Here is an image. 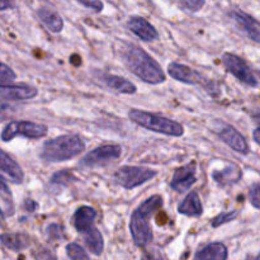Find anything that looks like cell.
Instances as JSON below:
<instances>
[{"mask_svg":"<svg viewBox=\"0 0 260 260\" xmlns=\"http://www.w3.org/2000/svg\"><path fill=\"white\" fill-rule=\"evenodd\" d=\"M101 81L106 86L114 91H118L122 94H134L136 93V86L131 83V81L126 80V79L121 78L117 75H107L103 74L101 76Z\"/></svg>","mask_w":260,"mask_h":260,"instance_id":"19","label":"cell"},{"mask_svg":"<svg viewBox=\"0 0 260 260\" xmlns=\"http://www.w3.org/2000/svg\"><path fill=\"white\" fill-rule=\"evenodd\" d=\"M238 217V212L236 211H230V212H223L221 215L216 216L212 221V226L213 228H220L221 225L223 223H228L230 221H233L234 218Z\"/></svg>","mask_w":260,"mask_h":260,"instance_id":"28","label":"cell"},{"mask_svg":"<svg viewBox=\"0 0 260 260\" xmlns=\"http://www.w3.org/2000/svg\"><path fill=\"white\" fill-rule=\"evenodd\" d=\"M78 2L85 8L94 10V12H102V9H103V3L99 2V0H78Z\"/></svg>","mask_w":260,"mask_h":260,"instance_id":"31","label":"cell"},{"mask_svg":"<svg viewBox=\"0 0 260 260\" xmlns=\"http://www.w3.org/2000/svg\"><path fill=\"white\" fill-rule=\"evenodd\" d=\"M66 255L70 259H89V254L75 243H70L66 245Z\"/></svg>","mask_w":260,"mask_h":260,"instance_id":"26","label":"cell"},{"mask_svg":"<svg viewBox=\"0 0 260 260\" xmlns=\"http://www.w3.org/2000/svg\"><path fill=\"white\" fill-rule=\"evenodd\" d=\"M156 175V172L142 167H122L114 174L116 182L124 189H134L149 182Z\"/></svg>","mask_w":260,"mask_h":260,"instance_id":"6","label":"cell"},{"mask_svg":"<svg viewBox=\"0 0 260 260\" xmlns=\"http://www.w3.org/2000/svg\"><path fill=\"white\" fill-rule=\"evenodd\" d=\"M0 170H2V177L8 178L14 184H20L24 179V173L22 168L9 156L5 151H2V159H0Z\"/></svg>","mask_w":260,"mask_h":260,"instance_id":"15","label":"cell"},{"mask_svg":"<svg viewBox=\"0 0 260 260\" xmlns=\"http://www.w3.org/2000/svg\"><path fill=\"white\" fill-rule=\"evenodd\" d=\"M47 132L48 129L45 124L29 121H13L5 124L3 128L2 140L4 142H8L18 135L28 137V139H41V137H45Z\"/></svg>","mask_w":260,"mask_h":260,"instance_id":"5","label":"cell"},{"mask_svg":"<svg viewBox=\"0 0 260 260\" xmlns=\"http://www.w3.org/2000/svg\"><path fill=\"white\" fill-rule=\"evenodd\" d=\"M253 137H254V140H255L256 144L260 146V128H256L255 131L253 132Z\"/></svg>","mask_w":260,"mask_h":260,"instance_id":"35","label":"cell"},{"mask_svg":"<svg viewBox=\"0 0 260 260\" xmlns=\"http://www.w3.org/2000/svg\"><path fill=\"white\" fill-rule=\"evenodd\" d=\"M249 200L255 208L260 210V185H254L249 192Z\"/></svg>","mask_w":260,"mask_h":260,"instance_id":"30","label":"cell"},{"mask_svg":"<svg viewBox=\"0 0 260 260\" xmlns=\"http://www.w3.org/2000/svg\"><path fill=\"white\" fill-rule=\"evenodd\" d=\"M178 212L180 215L189 216V217H200L203 212L202 203L197 192H190L178 206Z\"/></svg>","mask_w":260,"mask_h":260,"instance_id":"18","label":"cell"},{"mask_svg":"<svg viewBox=\"0 0 260 260\" xmlns=\"http://www.w3.org/2000/svg\"><path fill=\"white\" fill-rule=\"evenodd\" d=\"M168 73L175 80L182 81L184 84H202L205 83V79L198 71L188 68L187 65H182L178 62H172L168 66Z\"/></svg>","mask_w":260,"mask_h":260,"instance_id":"12","label":"cell"},{"mask_svg":"<svg viewBox=\"0 0 260 260\" xmlns=\"http://www.w3.org/2000/svg\"><path fill=\"white\" fill-rule=\"evenodd\" d=\"M96 217V212L90 206H81L75 211L73 216V225L78 230V233L83 234L94 226V220Z\"/></svg>","mask_w":260,"mask_h":260,"instance_id":"16","label":"cell"},{"mask_svg":"<svg viewBox=\"0 0 260 260\" xmlns=\"http://www.w3.org/2000/svg\"><path fill=\"white\" fill-rule=\"evenodd\" d=\"M128 117L132 122L139 126L157 134L168 135V136L179 137L184 135V127L173 119L167 117L157 116V114L149 113V112L140 111V109H131L128 112Z\"/></svg>","mask_w":260,"mask_h":260,"instance_id":"4","label":"cell"},{"mask_svg":"<svg viewBox=\"0 0 260 260\" xmlns=\"http://www.w3.org/2000/svg\"><path fill=\"white\" fill-rule=\"evenodd\" d=\"M122 154V147L118 145H102L89 151L81 159L80 167L83 168H98L107 165L108 162L118 159Z\"/></svg>","mask_w":260,"mask_h":260,"instance_id":"7","label":"cell"},{"mask_svg":"<svg viewBox=\"0 0 260 260\" xmlns=\"http://www.w3.org/2000/svg\"><path fill=\"white\" fill-rule=\"evenodd\" d=\"M164 201L159 194L147 198L144 203L139 206L134 213L131 215L129 220V231H131L132 240L135 245L140 248H146L152 240V231L150 229L149 218L162 207Z\"/></svg>","mask_w":260,"mask_h":260,"instance_id":"2","label":"cell"},{"mask_svg":"<svg viewBox=\"0 0 260 260\" xmlns=\"http://www.w3.org/2000/svg\"><path fill=\"white\" fill-rule=\"evenodd\" d=\"M231 17H233L235 24L238 25V28L244 35L248 36L254 42L260 43V23L258 20L254 19L248 13L239 9L233 10Z\"/></svg>","mask_w":260,"mask_h":260,"instance_id":"10","label":"cell"},{"mask_svg":"<svg viewBox=\"0 0 260 260\" xmlns=\"http://www.w3.org/2000/svg\"><path fill=\"white\" fill-rule=\"evenodd\" d=\"M196 170H197V165L194 161L178 168L173 174L172 183H170L173 189L178 193H183L189 189L197 180L196 179Z\"/></svg>","mask_w":260,"mask_h":260,"instance_id":"9","label":"cell"},{"mask_svg":"<svg viewBox=\"0 0 260 260\" xmlns=\"http://www.w3.org/2000/svg\"><path fill=\"white\" fill-rule=\"evenodd\" d=\"M13 8H15L14 0H2V2H0V9H2L3 12L7 9H13Z\"/></svg>","mask_w":260,"mask_h":260,"instance_id":"33","label":"cell"},{"mask_svg":"<svg viewBox=\"0 0 260 260\" xmlns=\"http://www.w3.org/2000/svg\"><path fill=\"white\" fill-rule=\"evenodd\" d=\"M127 27L134 35H136L140 40L145 42H151V41L157 40L159 33L155 29L152 24H150L146 19L141 17H131L127 22Z\"/></svg>","mask_w":260,"mask_h":260,"instance_id":"13","label":"cell"},{"mask_svg":"<svg viewBox=\"0 0 260 260\" xmlns=\"http://www.w3.org/2000/svg\"><path fill=\"white\" fill-rule=\"evenodd\" d=\"M47 234L51 238H53V236L58 238L60 236V228L57 225H50L47 229Z\"/></svg>","mask_w":260,"mask_h":260,"instance_id":"34","label":"cell"},{"mask_svg":"<svg viewBox=\"0 0 260 260\" xmlns=\"http://www.w3.org/2000/svg\"><path fill=\"white\" fill-rule=\"evenodd\" d=\"M81 235H83L84 238V244H85L88 250L90 251L93 255L98 256L103 253V249H104L103 236H102V234L99 233V230L95 228V226H93V228L89 229V230L84 231Z\"/></svg>","mask_w":260,"mask_h":260,"instance_id":"20","label":"cell"},{"mask_svg":"<svg viewBox=\"0 0 260 260\" xmlns=\"http://www.w3.org/2000/svg\"><path fill=\"white\" fill-rule=\"evenodd\" d=\"M23 206H24L25 211H28V212H35L37 210V203L33 200H30V198H27L24 201V203H23Z\"/></svg>","mask_w":260,"mask_h":260,"instance_id":"32","label":"cell"},{"mask_svg":"<svg viewBox=\"0 0 260 260\" xmlns=\"http://www.w3.org/2000/svg\"><path fill=\"white\" fill-rule=\"evenodd\" d=\"M254 119H255V121L258 122V123L260 124V111L256 112V113L254 114Z\"/></svg>","mask_w":260,"mask_h":260,"instance_id":"36","label":"cell"},{"mask_svg":"<svg viewBox=\"0 0 260 260\" xmlns=\"http://www.w3.org/2000/svg\"><path fill=\"white\" fill-rule=\"evenodd\" d=\"M221 140L225 142L228 146H230L231 149L235 150L236 152L241 155H248L250 149H249V145L246 142L245 137L231 126H223L222 128L218 132Z\"/></svg>","mask_w":260,"mask_h":260,"instance_id":"11","label":"cell"},{"mask_svg":"<svg viewBox=\"0 0 260 260\" xmlns=\"http://www.w3.org/2000/svg\"><path fill=\"white\" fill-rule=\"evenodd\" d=\"M17 75H15L14 71L7 65V63H2L0 65V84L2 85H8V84H12L15 80Z\"/></svg>","mask_w":260,"mask_h":260,"instance_id":"27","label":"cell"},{"mask_svg":"<svg viewBox=\"0 0 260 260\" xmlns=\"http://www.w3.org/2000/svg\"><path fill=\"white\" fill-rule=\"evenodd\" d=\"M38 90L30 85H2L0 86V95L3 101H27L35 98Z\"/></svg>","mask_w":260,"mask_h":260,"instance_id":"14","label":"cell"},{"mask_svg":"<svg viewBox=\"0 0 260 260\" xmlns=\"http://www.w3.org/2000/svg\"><path fill=\"white\" fill-rule=\"evenodd\" d=\"M85 149V142L79 135H63L48 140L41 150V159L46 162H60L78 156Z\"/></svg>","mask_w":260,"mask_h":260,"instance_id":"3","label":"cell"},{"mask_svg":"<svg viewBox=\"0 0 260 260\" xmlns=\"http://www.w3.org/2000/svg\"><path fill=\"white\" fill-rule=\"evenodd\" d=\"M228 248L222 243H212L201 249L200 251H197L194 258L200 260H225L228 259Z\"/></svg>","mask_w":260,"mask_h":260,"instance_id":"21","label":"cell"},{"mask_svg":"<svg viewBox=\"0 0 260 260\" xmlns=\"http://www.w3.org/2000/svg\"><path fill=\"white\" fill-rule=\"evenodd\" d=\"M2 244L4 248L13 251H19L29 246L30 240L24 234H3Z\"/></svg>","mask_w":260,"mask_h":260,"instance_id":"23","label":"cell"},{"mask_svg":"<svg viewBox=\"0 0 260 260\" xmlns=\"http://www.w3.org/2000/svg\"><path fill=\"white\" fill-rule=\"evenodd\" d=\"M76 182V177L70 172V170H61V172L55 173L51 177L50 183L55 187H68L71 183Z\"/></svg>","mask_w":260,"mask_h":260,"instance_id":"25","label":"cell"},{"mask_svg":"<svg viewBox=\"0 0 260 260\" xmlns=\"http://www.w3.org/2000/svg\"><path fill=\"white\" fill-rule=\"evenodd\" d=\"M2 216L3 218L10 217V216L14 215L15 207L14 202H13V197L10 190L8 189V185L5 183L4 178H2Z\"/></svg>","mask_w":260,"mask_h":260,"instance_id":"24","label":"cell"},{"mask_svg":"<svg viewBox=\"0 0 260 260\" xmlns=\"http://www.w3.org/2000/svg\"><path fill=\"white\" fill-rule=\"evenodd\" d=\"M122 60L127 69L145 83L156 85L167 79L159 63L139 46L126 45L122 50Z\"/></svg>","mask_w":260,"mask_h":260,"instance_id":"1","label":"cell"},{"mask_svg":"<svg viewBox=\"0 0 260 260\" xmlns=\"http://www.w3.org/2000/svg\"><path fill=\"white\" fill-rule=\"evenodd\" d=\"M179 2L182 8H184V9L189 10L192 13H196L202 9L206 0H179Z\"/></svg>","mask_w":260,"mask_h":260,"instance_id":"29","label":"cell"},{"mask_svg":"<svg viewBox=\"0 0 260 260\" xmlns=\"http://www.w3.org/2000/svg\"><path fill=\"white\" fill-rule=\"evenodd\" d=\"M222 63L225 65V68L228 69L229 73L233 74L238 80H240L241 83H244L245 85L248 86L258 85V81H256L253 71L250 70L248 63H246L243 58L239 57L238 55H234V53H230V52L223 53Z\"/></svg>","mask_w":260,"mask_h":260,"instance_id":"8","label":"cell"},{"mask_svg":"<svg viewBox=\"0 0 260 260\" xmlns=\"http://www.w3.org/2000/svg\"><path fill=\"white\" fill-rule=\"evenodd\" d=\"M37 17L40 22L53 33H58L63 28V20L55 9L50 7H41L37 10Z\"/></svg>","mask_w":260,"mask_h":260,"instance_id":"17","label":"cell"},{"mask_svg":"<svg viewBox=\"0 0 260 260\" xmlns=\"http://www.w3.org/2000/svg\"><path fill=\"white\" fill-rule=\"evenodd\" d=\"M212 178L220 185H231L240 180L241 170L239 167L231 164L223 168L222 170H216V172H213Z\"/></svg>","mask_w":260,"mask_h":260,"instance_id":"22","label":"cell"}]
</instances>
